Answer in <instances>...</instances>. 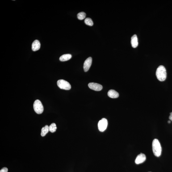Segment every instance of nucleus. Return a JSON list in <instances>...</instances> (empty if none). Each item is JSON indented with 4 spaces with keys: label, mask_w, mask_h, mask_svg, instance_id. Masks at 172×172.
Returning a JSON list of instances; mask_svg holds the SVG:
<instances>
[{
    "label": "nucleus",
    "mask_w": 172,
    "mask_h": 172,
    "mask_svg": "<svg viewBox=\"0 0 172 172\" xmlns=\"http://www.w3.org/2000/svg\"><path fill=\"white\" fill-rule=\"evenodd\" d=\"M49 131V127L48 125H46L45 126L43 127L42 128L41 133V136L43 137L45 136Z\"/></svg>",
    "instance_id": "obj_13"
},
{
    "label": "nucleus",
    "mask_w": 172,
    "mask_h": 172,
    "mask_svg": "<svg viewBox=\"0 0 172 172\" xmlns=\"http://www.w3.org/2000/svg\"><path fill=\"white\" fill-rule=\"evenodd\" d=\"M88 86L90 89L95 91H99L102 90V86L99 84L94 83H90L88 85Z\"/></svg>",
    "instance_id": "obj_6"
},
{
    "label": "nucleus",
    "mask_w": 172,
    "mask_h": 172,
    "mask_svg": "<svg viewBox=\"0 0 172 172\" xmlns=\"http://www.w3.org/2000/svg\"><path fill=\"white\" fill-rule=\"evenodd\" d=\"M57 127L56 124L55 123H52L49 127V131L52 133H54L56 132Z\"/></svg>",
    "instance_id": "obj_14"
},
{
    "label": "nucleus",
    "mask_w": 172,
    "mask_h": 172,
    "mask_svg": "<svg viewBox=\"0 0 172 172\" xmlns=\"http://www.w3.org/2000/svg\"><path fill=\"white\" fill-rule=\"evenodd\" d=\"M33 107L34 111L37 114H41L43 112L44 110L42 104L40 100H36L34 102Z\"/></svg>",
    "instance_id": "obj_3"
},
{
    "label": "nucleus",
    "mask_w": 172,
    "mask_h": 172,
    "mask_svg": "<svg viewBox=\"0 0 172 172\" xmlns=\"http://www.w3.org/2000/svg\"><path fill=\"white\" fill-rule=\"evenodd\" d=\"M131 44L133 48H136L138 45V40L137 35H134L131 38Z\"/></svg>",
    "instance_id": "obj_10"
},
{
    "label": "nucleus",
    "mask_w": 172,
    "mask_h": 172,
    "mask_svg": "<svg viewBox=\"0 0 172 172\" xmlns=\"http://www.w3.org/2000/svg\"><path fill=\"white\" fill-rule=\"evenodd\" d=\"M107 125L108 122L107 119L104 118L102 119L98 123V130L100 132H104L107 129Z\"/></svg>",
    "instance_id": "obj_5"
},
{
    "label": "nucleus",
    "mask_w": 172,
    "mask_h": 172,
    "mask_svg": "<svg viewBox=\"0 0 172 172\" xmlns=\"http://www.w3.org/2000/svg\"><path fill=\"white\" fill-rule=\"evenodd\" d=\"M169 118L170 119V120H171L172 121V112L171 113H170V116H169Z\"/></svg>",
    "instance_id": "obj_18"
},
{
    "label": "nucleus",
    "mask_w": 172,
    "mask_h": 172,
    "mask_svg": "<svg viewBox=\"0 0 172 172\" xmlns=\"http://www.w3.org/2000/svg\"><path fill=\"white\" fill-rule=\"evenodd\" d=\"M152 150L154 155L157 157L160 156L161 152V148L159 141L157 139H154L152 142Z\"/></svg>",
    "instance_id": "obj_2"
},
{
    "label": "nucleus",
    "mask_w": 172,
    "mask_h": 172,
    "mask_svg": "<svg viewBox=\"0 0 172 172\" xmlns=\"http://www.w3.org/2000/svg\"><path fill=\"white\" fill-rule=\"evenodd\" d=\"M85 24L87 25L92 26L94 25V23L92 19L90 18H86L85 20Z\"/></svg>",
    "instance_id": "obj_16"
},
{
    "label": "nucleus",
    "mask_w": 172,
    "mask_h": 172,
    "mask_svg": "<svg viewBox=\"0 0 172 172\" xmlns=\"http://www.w3.org/2000/svg\"><path fill=\"white\" fill-rule=\"evenodd\" d=\"M72 57L71 55L70 54H66L62 55L60 56L59 60L60 61L64 62L68 61Z\"/></svg>",
    "instance_id": "obj_12"
},
{
    "label": "nucleus",
    "mask_w": 172,
    "mask_h": 172,
    "mask_svg": "<svg viewBox=\"0 0 172 172\" xmlns=\"http://www.w3.org/2000/svg\"><path fill=\"white\" fill-rule=\"evenodd\" d=\"M57 85L60 88L64 90H69L71 88L70 84L67 81L63 79L58 80L57 82Z\"/></svg>",
    "instance_id": "obj_4"
},
{
    "label": "nucleus",
    "mask_w": 172,
    "mask_h": 172,
    "mask_svg": "<svg viewBox=\"0 0 172 172\" xmlns=\"http://www.w3.org/2000/svg\"><path fill=\"white\" fill-rule=\"evenodd\" d=\"M92 62V59L91 57H89L85 60L84 64V69L85 72H87L89 70Z\"/></svg>",
    "instance_id": "obj_7"
},
{
    "label": "nucleus",
    "mask_w": 172,
    "mask_h": 172,
    "mask_svg": "<svg viewBox=\"0 0 172 172\" xmlns=\"http://www.w3.org/2000/svg\"><path fill=\"white\" fill-rule=\"evenodd\" d=\"M146 159V157L145 155L143 153H140L136 157L135 162L136 164H139L142 163Z\"/></svg>",
    "instance_id": "obj_8"
},
{
    "label": "nucleus",
    "mask_w": 172,
    "mask_h": 172,
    "mask_svg": "<svg viewBox=\"0 0 172 172\" xmlns=\"http://www.w3.org/2000/svg\"><path fill=\"white\" fill-rule=\"evenodd\" d=\"M86 14L85 12H81L77 14V17L79 20H83L86 18Z\"/></svg>",
    "instance_id": "obj_15"
},
{
    "label": "nucleus",
    "mask_w": 172,
    "mask_h": 172,
    "mask_svg": "<svg viewBox=\"0 0 172 172\" xmlns=\"http://www.w3.org/2000/svg\"><path fill=\"white\" fill-rule=\"evenodd\" d=\"M107 94L109 97L112 98H116L119 96L118 93L114 90H109Z\"/></svg>",
    "instance_id": "obj_11"
},
{
    "label": "nucleus",
    "mask_w": 172,
    "mask_h": 172,
    "mask_svg": "<svg viewBox=\"0 0 172 172\" xmlns=\"http://www.w3.org/2000/svg\"><path fill=\"white\" fill-rule=\"evenodd\" d=\"M168 123H170V121L169 120L168 121Z\"/></svg>",
    "instance_id": "obj_19"
},
{
    "label": "nucleus",
    "mask_w": 172,
    "mask_h": 172,
    "mask_svg": "<svg viewBox=\"0 0 172 172\" xmlns=\"http://www.w3.org/2000/svg\"><path fill=\"white\" fill-rule=\"evenodd\" d=\"M41 44L38 40H35L33 42L32 45V49L34 52L39 50L40 48Z\"/></svg>",
    "instance_id": "obj_9"
},
{
    "label": "nucleus",
    "mask_w": 172,
    "mask_h": 172,
    "mask_svg": "<svg viewBox=\"0 0 172 172\" xmlns=\"http://www.w3.org/2000/svg\"><path fill=\"white\" fill-rule=\"evenodd\" d=\"M8 169L6 167L3 168L0 170V172H8Z\"/></svg>",
    "instance_id": "obj_17"
},
{
    "label": "nucleus",
    "mask_w": 172,
    "mask_h": 172,
    "mask_svg": "<svg viewBox=\"0 0 172 172\" xmlns=\"http://www.w3.org/2000/svg\"><path fill=\"white\" fill-rule=\"evenodd\" d=\"M156 75L159 80L165 81L167 76L166 69L165 67L163 65L159 66L156 70Z\"/></svg>",
    "instance_id": "obj_1"
},
{
    "label": "nucleus",
    "mask_w": 172,
    "mask_h": 172,
    "mask_svg": "<svg viewBox=\"0 0 172 172\" xmlns=\"http://www.w3.org/2000/svg\"></svg>",
    "instance_id": "obj_20"
}]
</instances>
